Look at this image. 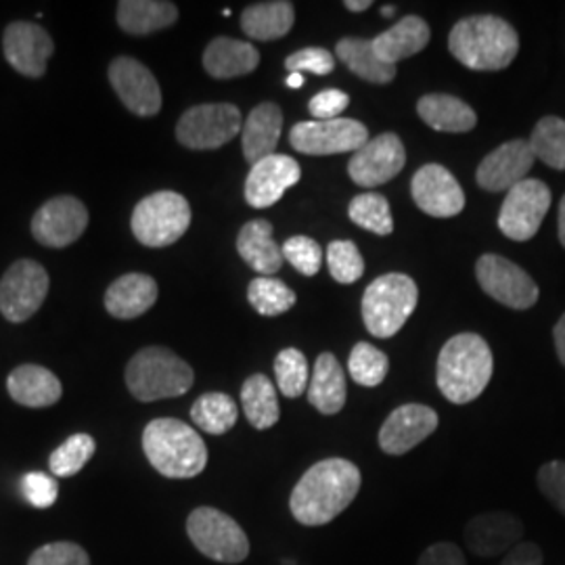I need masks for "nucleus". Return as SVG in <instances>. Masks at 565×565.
<instances>
[{
	"mask_svg": "<svg viewBox=\"0 0 565 565\" xmlns=\"http://www.w3.org/2000/svg\"><path fill=\"white\" fill-rule=\"evenodd\" d=\"M363 484L361 469L345 459H324L312 465L289 497L291 515L302 525L333 522L356 499Z\"/></svg>",
	"mask_w": 565,
	"mask_h": 565,
	"instance_id": "1",
	"label": "nucleus"
},
{
	"mask_svg": "<svg viewBox=\"0 0 565 565\" xmlns=\"http://www.w3.org/2000/svg\"><path fill=\"white\" fill-rule=\"evenodd\" d=\"M455 60L476 72H499L518 57L520 36L497 15H473L455 23L448 36Z\"/></svg>",
	"mask_w": 565,
	"mask_h": 565,
	"instance_id": "2",
	"label": "nucleus"
},
{
	"mask_svg": "<svg viewBox=\"0 0 565 565\" xmlns=\"http://www.w3.org/2000/svg\"><path fill=\"white\" fill-rule=\"evenodd\" d=\"M492 350L478 333H459L445 343L438 356L436 382L446 401L467 404L484 392L492 377Z\"/></svg>",
	"mask_w": 565,
	"mask_h": 565,
	"instance_id": "3",
	"label": "nucleus"
},
{
	"mask_svg": "<svg viewBox=\"0 0 565 565\" xmlns=\"http://www.w3.org/2000/svg\"><path fill=\"white\" fill-rule=\"evenodd\" d=\"M142 450L163 478L191 480L207 465L202 436L179 419H153L142 431Z\"/></svg>",
	"mask_w": 565,
	"mask_h": 565,
	"instance_id": "4",
	"label": "nucleus"
},
{
	"mask_svg": "<svg viewBox=\"0 0 565 565\" xmlns=\"http://www.w3.org/2000/svg\"><path fill=\"white\" fill-rule=\"evenodd\" d=\"M193 369L162 345L142 348L126 366V385L141 403L182 396L193 387Z\"/></svg>",
	"mask_w": 565,
	"mask_h": 565,
	"instance_id": "5",
	"label": "nucleus"
},
{
	"mask_svg": "<svg viewBox=\"0 0 565 565\" xmlns=\"http://www.w3.org/2000/svg\"><path fill=\"white\" fill-rule=\"evenodd\" d=\"M417 282L401 273L377 277L363 296V321L366 331L380 340L396 335L417 308Z\"/></svg>",
	"mask_w": 565,
	"mask_h": 565,
	"instance_id": "6",
	"label": "nucleus"
},
{
	"mask_svg": "<svg viewBox=\"0 0 565 565\" xmlns=\"http://www.w3.org/2000/svg\"><path fill=\"white\" fill-rule=\"evenodd\" d=\"M186 534L195 548L218 564H242L249 555V539L231 515L214 507H200L186 520Z\"/></svg>",
	"mask_w": 565,
	"mask_h": 565,
	"instance_id": "7",
	"label": "nucleus"
},
{
	"mask_svg": "<svg viewBox=\"0 0 565 565\" xmlns=\"http://www.w3.org/2000/svg\"><path fill=\"white\" fill-rule=\"evenodd\" d=\"M132 233L147 247H166L179 242L191 224V205L174 191L145 198L132 212Z\"/></svg>",
	"mask_w": 565,
	"mask_h": 565,
	"instance_id": "8",
	"label": "nucleus"
},
{
	"mask_svg": "<svg viewBox=\"0 0 565 565\" xmlns=\"http://www.w3.org/2000/svg\"><path fill=\"white\" fill-rule=\"evenodd\" d=\"M243 130L242 111L231 103L195 105L177 124V139L195 151L218 149Z\"/></svg>",
	"mask_w": 565,
	"mask_h": 565,
	"instance_id": "9",
	"label": "nucleus"
},
{
	"mask_svg": "<svg viewBox=\"0 0 565 565\" xmlns=\"http://www.w3.org/2000/svg\"><path fill=\"white\" fill-rule=\"evenodd\" d=\"M51 287L49 273L34 260H18L0 281V312L11 323H23L41 310Z\"/></svg>",
	"mask_w": 565,
	"mask_h": 565,
	"instance_id": "10",
	"label": "nucleus"
},
{
	"mask_svg": "<svg viewBox=\"0 0 565 565\" xmlns=\"http://www.w3.org/2000/svg\"><path fill=\"white\" fill-rule=\"evenodd\" d=\"M551 207V189L545 182L525 179L507 191L505 202L499 214L501 233L513 242H530Z\"/></svg>",
	"mask_w": 565,
	"mask_h": 565,
	"instance_id": "11",
	"label": "nucleus"
},
{
	"mask_svg": "<svg viewBox=\"0 0 565 565\" xmlns=\"http://www.w3.org/2000/svg\"><path fill=\"white\" fill-rule=\"evenodd\" d=\"M478 282L490 298L513 310H527L539 302V285L522 266L497 254H484L476 264Z\"/></svg>",
	"mask_w": 565,
	"mask_h": 565,
	"instance_id": "12",
	"label": "nucleus"
},
{
	"mask_svg": "<svg viewBox=\"0 0 565 565\" xmlns=\"http://www.w3.org/2000/svg\"><path fill=\"white\" fill-rule=\"evenodd\" d=\"M291 147L306 156H333L359 151L369 141L366 126L356 120L338 118L327 121H300L289 132Z\"/></svg>",
	"mask_w": 565,
	"mask_h": 565,
	"instance_id": "13",
	"label": "nucleus"
},
{
	"mask_svg": "<svg viewBox=\"0 0 565 565\" xmlns=\"http://www.w3.org/2000/svg\"><path fill=\"white\" fill-rule=\"evenodd\" d=\"M406 163L404 142L394 132H384L369 139L359 151H354L348 163L350 179L364 189H373L396 179Z\"/></svg>",
	"mask_w": 565,
	"mask_h": 565,
	"instance_id": "14",
	"label": "nucleus"
},
{
	"mask_svg": "<svg viewBox=\"0 0 565 565\" xmlns=\"http://www.w3.org/2000/svg\"><path fill=\"white\" fill-rule=\"evenodd\" d=\"M109 82L120 102L137 116L151 118L162 109V88L156 76L132 57H118L109 65Z\"/></svg>",
	"mask_w": 565,
	"mask_h": 565,
	"instance_id": "15",
	"label": "nucleus"
},
{
	"mask_svg": "<svg viewBox=\"0 0 565 565\" xmlns=\"http://www.w3.org/2000/svg\"><path fill=\"white\" fill-rule=\"evenodd\" d=\"M88 226L86 205L72 198L61 195L44 203L32 218V235L46 247H67L78 242Z\"/></svg>",
	"mask_w": 565,
	"mask_h": 565,
	"instance_id": "16",
	"label": "nucleus"
},
{
	"mask_svg": "<svg viewBox=\"0 0 565 565\" xmlns=\"http://www.w3.org/2000/svg\"><path fill=\"white\" fill-rule=\"evenodd\" d=\"M2 51L13 70L28 78H41L53 55V39L32 21H15L4 30Z\"/></svg>",
	"mask_w": 565,
	"mask_h": 565,
	"instance_id": "17",
	"label": "nucleus"
},
{
	"mask_svg": "<svg viewBox=\"0 0 565 565\" xmlns=\"http://www.w3.org/2000/svg\"><path fill=\"white\" fill-rule=\"evenodd\" d=\"M415 203L425 214L436 218H452L465 207V193L457 179L440 163H427L411 182Z\"/></svg>",
	"mask_w": 565,
	"mask_h": 565,
	"instance_id": "18",
	"label": "nucleus"
},
{
	"mask_svg": "<svg viewBox=\"0 0 565 565\" xmlns=\"http://www.w3.org/2000/svg\"><path fill=\"white\" fill-rule=\"evenodd\" d=\"M438 413L425 404H403L390 413L380 429V446L387 455H406L438 429Z\"/></svg>",
	"mask_w": 565,
	"mask_h": 565,
	"instance_id": "19",
	"label": "nucleus"
},
{
	"mask_svg": "<svg viewBox=\"0 0 565 565\" xmlns=\"http://www.w3.org/2000/svg\"><path fill=\"white\" fill-rule=\"evenodd\" d=\"M524 524L507 511L480 513L465 525V545L478 557H499L522 543Z\"/></svg>",
	"mask_w": 565,
	"mask_h": 565,
	"instance_id": "20",
	"label": "nucleus"
},
{
	"mask_svg": "<svg viewBox=\"0 0 565 565\" xmlns=\"http://www.w3.org/2000/svg\"><path fill=\"white\" fill-rule=\"evenodd\" d=\"M302 179L300 163L289 156H268L252 166L245 181V202L256 210L270 207L281 200L287 189Z\"/></svg>",
	"mask_w": 565,
	"mask_h": 565,
	"instance_id": "21",
	"label": "nucleus"
},
{
	"mask_svg": "<svg viewBox=\"0 0 565 565\" xmlns=\"http://www.w3.org/2000/svg\"><path fill=\"white\" fill-rule=\"evenodd\" d=\"M536 162L530 142L524 139L505 142L488 153L478 166L476 181L490 193L511 191L515 184L525 181V174Z\"/></svg>",
	"mask_w": 565,
	"mask_h": 565,
	"instance_id": "22",
	"label": "nucleus"
},
{
	"mask_svg": "<svg viewBox=\"0 0 565 565\" xmlns=\"http://www.w3.org/2000/svg\"><path fill=\"white\" fill-rule=\"evenodd\" d=\"M158 282L141 273H128L111 282L105 291V308L111 317L130 321L145 315L158 302Z\"/></svg>",
	"mask_w": 565,
	"mask_h": 565,
	"instance_id": "23",
	"label": "nucleus"
},
{
	"mask_svg": "<svg viewBox=\"0 0 565 565\" xmlns=\"http://www.w3.org/2000/svg\"><path fill=\"white\" fill-rule=\"evenodd\" d=\"M282 130V111L277 103H260L252 109L243 124V156L252 163H258L268 156H275Z\"/></svg>",
	"mask_w": 565,
	"mask_h": 565,
	"instance_id": "24",
	"label": "nucleus"
},
{
	"mask_svg": "<svg viewBox=\"0 0 565 565\" xmlns=\"http://www.w3.org/2000/svg\"><path fill=\"white\" fill-rule=\"evenodd\" d=\"M9 396L30 408H44L60 403L63 387L57 375L41 364H21L7 380Z\"/></svg>",
	"mask_w": 565,
	"mask_h": 565,
	"instance_id": "25",
	"label": "nucleus"
},
{
	"mask_svg": "<svg viewBox=\"0 0 565 565\" xmlns=\"http://www.w3.org/2000/svg\"><path fill=\"white\" fill-rule=\"evenodd\" d=\"M260 63V53L249 42L235 39H214L203 53V67L212 78L228 81L252 74Z\"/></svg>",
	"mask_w": 565,
	"mask_h": 565,
	"instance_id": "26",
	"label": "nucleus"
},
{
	"mask_svg": "<svg viewBox=\"0 0 565 565\" xmlns=\"http://www.w3.org/2000/svg\"><path fill=\"white\" fill-rule=\"evenodd\" d=\"M429 25L419 15H406L371 42L380 60L387 65H396L401 60L422 53L429 44Z\"/></svg>",
	"mask_w": 565,
	"mask_h": 565,
	"instance_id": "27",
	"label": "nucleus"
},
{
	"mask_svg": "<svg viewBox=\"0 0 565 565\" xmlns=\"http://www.w3.org/2000/svg\"><path fill=\"white\" fill-rule=\"evenodd\" d=\"M348 398L342 364L331 352L319 354L308 384V403L323 415H338Z\"/></svg>",
	"mask_w": 565,
	"mask_h": 565,
	"instance_id": "28",
	"label": "nucleus"
},
{
	"mask_svg": "<svg viewBox=\"0 0 565 565\" xmlns=\"http://www.w3.org/2000/svg\"><path fill=\"white\" fill-rule=\"evenodd\" d=\"M237 252L245 263L264 277L279 273L285 260L281 245L273 239V224L263 218L243 226L237 237Z\"/></svg>",
	"mask_w": 565,
	"mask_h": 565,
	"instance_id": "29",
	"label": "nucleus"
},
{
	"mask_svg": "<svg viewBox=\"0 0 565 565\" xmlns=\"http://www.w3.org/2000/svg\"><path fill=\"white\" fill-rule=\"evenodd\" d=\"M294 21L296 11L287 0L256 2L243 11L242 30L252 41H279L289 34Z\"/></svg>",
	"mask_w": 565,
	"mask_h": 565,
	"instance_id": "30",
	"label": "nucleus"
},
{
	"mask_svg": "<svg viewBox=\"0 0 565 565\" xmlns=\"http://www.w3.org/2000/svg\"><path fill=\"white\" fill-rule=\"evenodd\" d=\"M179 20L174 2L163 0H121L118 2V23L126 34L145 36L170 28Z\"/></svg>",
	"mask_w": 565,
	"mask_h": 565,
	"instance_id": "31",
	"label": "nucleus"
},
{
	"mask_svg": "<svg viewBox=\"0 0 565 565\" xmlns=\"http://www.w3.org/2000/svg\"><path fill=\"white\" fill-rule=\"evenodd\" d=\"M417 111L438 132H469L478 124L476 111L452 95H425L417 103Z\"/></svg>",
	"mask_w": 565,
	"mask_h": 565,
	"instance_id": "32",
	"label": "nucleus"
},
{
	"mask_svg": "<svg viewBox=\"0 0 565 565\" xmlns=\"http://www.w3.org/2000/svg\"><path fill=\"white\" fill-rule=\"evenodd\" d=\"M242 406L247 422L256 429H270L281 417L277 387L263 373L245 380L242 385Z\"/></svg>",
	"mask_w": 565,
	"mask_h": 565,
	"instance_id": "33",
	"label": "nucleus"
},
{
	"mask_svg": "<svg viewBox=\"0 0 565 565\" xmlns=\"http://www.w3.org/2000/svg\"><path fill=\"white\" fill-rule=\"evenodd\" d=\"M338 60L366 82L387 84L396 78V65H387L373 51V42L364 39H342L338 42Z\"/></svg>",
	"mask_w": 565,
	"mask_h": 565,
	"instance_id": "34",
	"label": "nucleus"
},
{
	"mask_svg": "<svg viewBox=\"0 0 565 565\" xmlns=\"http://www.w3.org/2000/svg\"><path fill=\"white\" fill-rule=\"evenodd\" d=\"M237 404L223 392H210L200 396L191 406L193 424L212 436H223L237 424Z\"/></svg>",
	"mask_w": 565,
	"mask_h": 565,
	"instance_id": "35",
	"label": "nucleus"
},
{
	"mask_svg": "<svg viewBox=\"0 0 565 565\" xmlns=\"http://www.w3.org/2000/svg\"><path fill=\"white\" fill-rule=\"evenodd\" d=\"M530 147L536 160L548 168L565 170V120L557 116H546L532 130Z\"/></svg>",
	"mask_w": 565,
	"mask_h": 565,
	"instance_id": "36",
	"label": "nucleus"
},
{
	"mask_svg": "<svg viewBox=\"0 0 565 565\" xmlns=\"http://www.w3.org/2000/svg\"><path fill=\"white\" fill-rule=\"evenodd\" d=\"M247 300L263 317H279L291 310L298 298L294 289H289L285 282L270 277H258L247 287Z\"/></svg>",
	"mask_w": 565,
	"mask_h": 565,
	"instance_id": "37",
	"label": "nucleus"
},
{
	"mask_svg": "<svg viewBox=\"0 0 565 565\" xmlns=\"http://www.w3.org/2000/svg\"><path fill=\"white\" fill-rule=\"evenodd\" d=\"M348 216L356 226L366 228L375 235H382V237L392 235V231H394L390 203L384 195H377V193H363V195L354 198L350 202Z\"/></svg>",
	"mask_w": 565,
	"mask_h": 565,
	"instance_id": "38",
	"label": "nucleus"
},
{
	"mask_svg": "<svg viewBox=\"0 0 565 565\" xmlns=\"http://www.w3.org/2000/svg\"><path fill=\"white\" fill-rule=\"evenodd\" d=\"M97 445L88 434H74L49 457V467L55 478H72L93 459Z\"/></svg>",
	"mask_w": 565,
	"mask_h": 565,
	"instance_id": "39",
	"label": "nucleus"
},
{
	"mask_svg": "<svg viewBox=\"0 0 565 565\" xmlns=\"http://www.w3.org/2000/svg\"><path fill=\"white\" fill-rule=\"evenodd\" d=\"M348 371L352 380L364 387L382 384L390 371V361L384 352L371 343H356L348 359Z\"/></svg>",
	"mask_w": 565,
	"mask_h": 565,
	"instance_id": "40",
	"label": "nucleus"
},
{
	"mask_svg": "<svg viewBox=\"0 0 565 565\" xmlns=\"http://www.w3.org/2000/svg\"><path fill=\"white\" fill-rule=\"evenodd\" d=\"M275 375H277V387L287 398L302 396L303 390H308L310 384L308 361L298 348H285L277 354Z\"/></svg>",
	"mask_w": 565,
	"mask_h": 565,
	"instance_id": "41",
	"label": "nucleus"
},
{
	"mask_svg": "<svg viewBox=\"0 0 565 565\" xmlns=\"http://www.w3.org/2000/svg\"><path fill=\"white\" fill-rule=\"evenodd\" d=\"M327 266L338 282L359 281L363 277L364 260L359 247L352 242H333L327 247Z\"/></svg>",
	"mask_w": 565,
	"mask_h": 565,
	"instance_id": "42",
	"label": "nucleus"
},
{
	"mask_svg": "<svg viewBox=\"0 0 565 565\" xmlns=\"http://www.w3.org/2000/svg\"><path fill=\"white\" fill-rule=\"evenodd\" d=\"M282 258L291 264L303 277H315L321 270L323 264V252L321 245L310 237H291L282 243Z\"/></svg>",
	"mask_w": 565,
	"mask_h": 565,
	"instance_id": "43",
	"label": "nucleus"
},
{
	"mask_svg": "<svg viewBox=\"0 0 565 565\" xmlns=\"http://www.w3.org/2000/svg\"><path fill=\"white\" fill-rule=\"evenodd\" d=\"M28 565H90V557L76 543H51L34 551Z\"/></svg>",
	"mask_w": 565,
	"mask_h": 565,
	"instance_id": "44",
	"label": "nucleus"
},
{
	"mask_svg": "<svg viewBox=\"0 0 565 565\" xmlns=\"http://www.w3.org/2000/svg\"><path fill=\"white\" fill-rule=\"evenodd\" d=\"M285 67L291 72V74H317V76H324V74H331L333 67H335V60L333 55L321 49V46H310V49H302L294 55H289L285 60Z\"/></svg>",
	"mask_w": 565,
	"mask_h": 565,
	"instance_id": "45",
	"label": "nucleus"
},
{
	"mask_svg": "<svg viewBox=\"0 0 565 565\" xmlns=\"http://www.w3.org/2000/svg\"><path fill=\"white\" fill-rule=\"evenodd\" d=\"M21 490H23V497L28 499V503L36 509H49V507L55 505V501L60 497L57 480L46 473H41V471L28 473L21 482Z\"/></svg>",
	"mask_w": 565,
	"mask_h": 565,
	"instance_id": "46",
	"label": "nucleus"
},
{
	"mask_svg": "<svg viewBox=\"0 0 565 565\" xmlns=\"http://www.w3.org/2000/svg\"><path fill=\"white\" fill-rule=\"evenodd\" d=\"M536 482L546 501L555 509H559L565 515V463L564 461H551L539 469Z\"/></svg>",
	"mask_w": 565,
	"mask_h": 565,
	"instance_id": "47",
	"label": "nucleus"
},
{
	"mask_svg": "<svg viewBox=\"0 0 565 565\" xmlns=\"http://www.w3.org/2000/svg\"><path fill=\"white\" fill-rule=\"evenodd\" d=\"M348 105L350 97L345 93L338 88H327L310 99L308 109L317 121L338 120Z\"/></svg>",
	"mask_w": 565,
	"mask_h": 565,
	"instance_id": "48",
	"label": "nucleus"
},
{
	"mask_svg": "<svg viewBox=\"0 0 565 565\" xmlns=\"http://www.w3.org/2000/svg\"><path fill=\"white\" fill-rule=\"evenodd\" d=\"M417 565H467L463 551L455 543L427 546Z\"/></svg>",
	"mask_w": 565,
	"mask_h": 565,
	"instance_id": "49",
	"label": "nucleus"
},
{
	"mask_svg": "<svg viewBox=\"0 0 565 565\" xmlns=\"http://www.w3.org/2000/svg\"><path fill=\"white\" fill-rule=\"evenodd\" d=\"M501 565H543V551L534 543H520L507 553Z\"/></svg>",
	"mask_w": 565,
	"mask_h": 565,
	"instance_id": "50",
	"label": "nucleus"
},
{
	"mask_svg": "<svg viewBox=\"0 0 565 565\" xmlns=\"http://www.w3.org/2000/svg\"><path fill=\"white\" fill-rule=\"evenodd\" d=\"M553 338H555V350H557V356L565 366V315L557 321L555 329H553Z\"/></svg>",
	"mask_w": 565,
	"mask_h": 565,
	"instance_id": "51",
	"label": "nucleus"
},
{
	"mask_svg": "<svg viewBox=\"0 0 565 565\" xmlns=\"http://www.w3.org/2000/svg\"><path fill=\"white\" fill-rule=\"evenodd\" d=\"M343 7L350 9L352 13H361V11H366L371 7V0H345Z\"/></svg>",
	"mask_w": 565,
	"mask_h": 565,
	"instance_id": "52",
	"label": "nucleus"
},
{
	"mask_svg": "<svg viewBox=\"0 0 565 565\" xmlns=\"http://www.w3.org/2000/svg\"><path fill=\"white\" fill-rule=\"evenodd\" d=\"M559 242L565 247V195L562 203H559Z\"/></svg>",
	"mask_w": 565,
	"mask_h": 565,
	"instance_id": "53",
	"label": "nucleus"
},
{
	"mask_svg": "<svg viewBox=\"0 0 565 565\" xmlns=\"http://www.w3.org/2000/svg\"><path fill=\"white\" fill-rule=\"evenodd\" d=\"M303 74H289L287 76V86L289 88H302L303 86Z\"/></svg>",
	"mask_w": 565,
	"mask_h": 565,
	"instance_id": "54",
	"label": "nucleus"
},
{
	"mask_svg": "<svg viewBox=\"0 0 565 565\" xmlns=\"http://www.w3.org/2000/svg\"><path fill=\"white\" fill-rule=\"evenodd\" d=\"M382 15H384V18H392V15H394V7H387V4H385L384 9H382Z\"/></svg>",
	"mask_w": 565,
	"mask_h": 565,
	"instance_id": "55",
	"label": "nucleus"
}]
</instances>
